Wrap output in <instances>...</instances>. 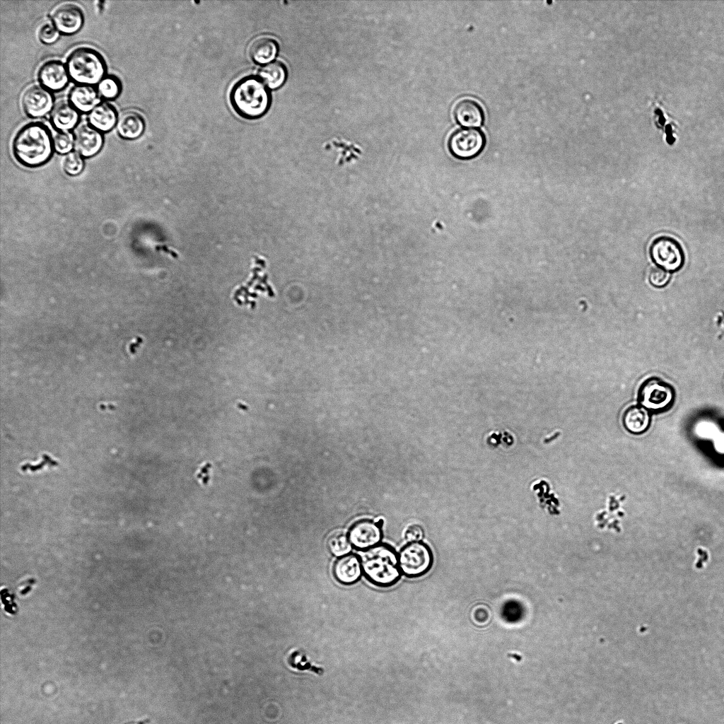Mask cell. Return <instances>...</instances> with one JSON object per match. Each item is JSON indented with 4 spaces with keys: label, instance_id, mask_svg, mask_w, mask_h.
<instances>
[{
    "label": "cell",
    "instance_id": "cell-10",
    "mask_svg": "<svg viewBox=\"0 0 724 724\" xmlns=\"http://www.w3.org/2000/svg\"><path fill=\"white\" fill-rule=\"evenodd\" d=\"M53 93L41 85H33L23 93L21 105L25 114L33 119L51 112L54 107Z\"/></svg>",
    "mask_w": 724,
    "mask_h": 724
},
{
    "label": "cell",
    "instance_id": "cell-2",
    "mask_svg": "<svg viewBox=\"0 0 724 724\" xmlns=\"http://www.w3.org/2000/svg\"><path fill=\"white\" fill-rule=\"evenodd\" d=\"M230 104L235 112L246 119L263 117L272 105L270 90L259 76L241 78L230 92Z\"/></svg>",
    "mask_w": 724,
    "mask_h": 724
},
{
    "label": "cell",
    "instance_id": "cell-1",
    "mask_svg": "<svg viewBox=\"0 0 724 724\" xmlns=\"http://www.w3.org/2000/svg\"><path fill=\"white\" fill-rule=\"evenodd\" d=\"M12 151L16 160L28 168L45 164L54 149L53 136L48 126L41 122H30L16 133Z\"/></svg>",
    "mask_w": 724,
    "mask_h": 724
},
{
    "label": "cell",
    "instance_id": "cell-9",
    "mask_svg": "<svg viewBox=\"0 0 724 724\" xmlns=\"http://www.w3.org/2000/svg\"><path fill=\"white\" fill-rule=\"evenodd\" d=\"M383 520L361 519L349 528L348 537L353 547L364 551L379 544L383 537Z\"/></svg>",
    "mask_w": 724,
    "mask_h": 724
},
{
    "label": "cell",
    "instance_id": "cell-13",
    "mask_svg": "<svg viewBox=\"0 0 724 724\" xmlns=\"http://www.w3.org/2000/svg\"><path fill=\"white\" fill-rule=\"evenodd\" d=\"M74 148L83 158L98 154L104 144V135L89 124L79 126L74 133Z\"/></svg>",
    "mask_w": 724,
    "mask_h": 724
},
{
    "label": "cell",
    "instance_id": "cell-7",
    "mask_svg": "<svg viewBox=\"0 0 724 724\" xmlns=\"http://www.w3.org/2000/svg\"><path fill=\"white\" fill-rule=\"evenodd\" d=\"M486 144V136L481 129L464 127L451 133L448 140V148L456 158L469 160L479 156Z\"/></svg>",
    "mask_w": 724,
    "mask_h": 724
},
{
    "label": "cell",
    "instance_id": "cell-14",
    "mask_svg": "<svg viewBox=\"0 0 724 724\" xmlns=\"http://www.w3.org/2000/svg\"><path fill=\"white\" fill-rule=\"evenodd\" d=\"M332 573L334 579L341 585L356 583L363 575L359 556L349 554L338 558L333 565Z\"/></svg>",
    "mask_w": 724,
    "mask_h": 724
},
{
    "label": "cell",
    "instance_id": "cell-20",
    "mask_svg": "<svg viewBox=\"0 0 724 724\" xmlns=\"http://www.w3.org/2000/svg\"><path fill=\"white\" fill-rule=\"evenodd\" d=\"M279 48V44L274 39L263 36L252 41L250 45L249 54L255 63L267 64L278 54Z\"/></svg>",
    "mask_w": 724,
    "mask_h": 724
},
{
    "label": "cell",
    "instance_id": "cell-19",
    "mask_svg": "<svg viewBox=\"0 0 724 724\" xmlns=\"http://www.w3.org/2000/svg\"><path fill=\"white\" fill-rule=\"evenodd\" d=\"M146 122L144 117L138 112L128 110L122 112L116 125L119 136L125 140H134L144 132Z\"/></svg>",
    "mask_w": 724,
    "mask_h": 724
},
{
    "label": "cell",
    "instance_id": "cell-4",
    "mask_svg": "<svg viewBox=\"0 0 724 724\" xmlns=\"http://www.w3.org/2000/svg\"><path fill=\"white\" fill-rule=\"evenodd\" d=\"M70 79L76 84L94 86L107 75V64L96 49L81 46L73 49L66 59Z\"/></svg>",
    "mask_w": 724,
    "mask_h": 724
},
{
    "label": "cell",
    "instance_id": "cell-3",
    "mask_svg": "<svg viewBox=\"0 0 724 724\" xmlns=\"http://www.w3.org/2000/svg\"><path fill=\"white\" fill-rule=\"evenodd\" d=\"M363 575L372 585L382 588L395 585L401 578L398 554L388 544H379L359 554Z\"/></svg>",
    "mask_w": 724,
    "mask_h": 724
},
{
    "label": "cell",
    "instance_id": "cell-16",
    "mask_svg": "<svg viewBox=\"0 0 724 724\" xmlns=\"http://www.w3.org/2000/svg\"><path fill=\"white\" fill-rule=\"evenodd\" d=\"M118 118L116 107L108 102L101 101L88 113V122L90 126L105 134L117 125Z\"/></svg>",
    "mask_w": 724,
    "mask_h": 724
},
{
    "label": "cell",
    "instance_id": "cell-12",
    "mask_svg": "<svg viewBox=\"0 0 724 724\" xmlns=\"http://www.w3.org/2000/svg\"><path fill=\"white\" fill-rule=\"evenodd\" d=\"M52 23L60 34L71 35L78 33L84 24V15L76 4H64L52 13Z\"/></svg>",
    "mask_w": 724,
    "mask_h": 724
},
{
    "label": "cell",
    "instance_id": "cell-5",
    "mask_svg": "<svg viewBox=\"0 0 724 724\" xmlns=\"http://www.w3.org/2000/svg\"><path fill=\"white\" fill-rule=\"evenodd\" d=\"M401 573L409 578L426 575L433 562V553L428 545L422 541L408 542L398 554Z\"/></svg>",
    "mask_w": 724,
    "mask_h": 724
},
{
    "label": "cell",
    "instance_id": "cell-22",
    "mask_svg": "<svg viewBox=\"0 0 724 724\" xmlns=\"http://www.w3.org/2000/svg\"><path fill=\"white\" fill-rule=\"evenodd\" d=\"M258 76L270 89H276L282 86L288 76L286 65L279 61H275L263 66L258 71Z\"/></svg>",
    "mask_w": 724,
    "mask_h": 724
},
{
    "label": "cell",
    "instance_id": "cell-21",
    "mask_svg": "<svg viewBox=\"0 0 724 724\" xmlns=\"http://www.w3.org/2000/svg\"><path fill=\"white\" fill-rule=\"evenodd\" d=\"M624 427L632 433L644 432L650 424L648 411L643 407L631 406L626 409L623 414Z\"/></svg>",
    "mask_w": 724,
    "mask_h": 724
},
{
    "label": "cell",
    "instance_id": "cell-23",
    "mask_svg": "<svg viewBox=\"0 0 724 724\" xmlns=\"http://www.w3.org/2000/svg\"><path fill=\"white\" fill-rule=\"evenodd\" d=\"M97 90L103 99L114 100L120 95L122 86L118 77L107 74L98 84Z\"/></svg>",
    "mask_w": 724,
    "mask_h": 724
},
{
    "label": "cell",
    "instance_id": "cell-8",
    "mask_svg": "<svg viewBox=\"0 0 724 724\" xmlns=\"http://www.w3.org/2000/svg\"><path fill=\"white\" fill-rule=\"evenodd\" d=\"M675 399L670 385L659 378L646 380L638 391V402L648 411L660 412L669 409Z\"/></svg>",
    "mask_w": 724,
    "mask_h": 724
},
{
    "label": "cell",
    "instance_id": "cell-25",
    "mask_svg": "<svg viewBox=\"0 0 724 724\" xmlns=\"http://www.w3.org/2000/svg\"><path fill=\"white\" fill-rule=\"evenodd\" d=\"M53 144L57 153L68 154L74 147V135L70 132H57L53 136Z\"/></svg>",
    "mask_w": 724,
    "mask_h": 724
},
{
    "label": "cell",
    "instance_id": "cell-15",
    "mask_svg": "<svg viewBox=\"0 0 724 724\" xmlns=\"http://www.w3.org/2000/svg\"><path fill=\"white\" fill-rule=\"evenodd\" d=\"M453 116L457 123L465 127H477L484 124V112L474 100L464 98L454 106Z\"/></svg>",
    "mask_w": 724,
    "mask_h": 724
},
{
    "label": "cell",
    "instance_id": "cell-6",
    "mask_svg": "<svg viewBox=\"0 0 724 724\" xmlns=\"http://www.w3.org/2000/svg\"><path fill=\"white\" fill-rule=\"evenodd\" d=\"M649 255L658 267L669 273L679 271L685 263V254L681 244L667 235L657 237L652 241Z\"/></svg>",
    "mask_w": 724,
    "mask_h": 724
},
{
    "label": "cell",
    "instance_id": "cell-26",
    "mask_svg": "<svg viewBox=\"0 0 724 724\" xmlns=\"http://www.w3.org/2000/svg\"><path fill=\"white\" fill-rule=\"evenodd\" d=\"M64 171L71 176L80 174L84 167L82 156L76 151L66 154L63 163Z\"/></svg>",
    "mask_w": 724,
    "mask_h": 724
},
{
    "label": "cell",
    "instance_id": "cell-11",
    "mask_svg": "<svg viewBox=\"0 0 724 724\" xmlns=\"http://www.w3.org/2000/svg\"><path fill=\"white\" fill-rule=\"evenodd\" d=\"M37 76L40 85L52 93L64 90L71 80L66 64L57 59L43 63L37 71Z\"/></svg>",
    "mask_w": 724,
    "mask_h": 724
},
{
    "label": "cell",
    "instance_id": "cell-28",
    "mask_svg": "<svg viewBox=\"0 0 724 724\" xmlns=\"http://www.w3.org/2000/svg\"><path fill=\"white\" fill-rule=\"evenodd\" d=\"M670 279L671 276L668 272L658 267L652 268L648 274L650 284L657 288L665 286Z\"/></svg>",
    "mask_w": 724,
    "mask_h": 724
},
{
    "label": "cell",
    "instance_id": "cell-29",
    "mask_svg": "<svg viewBox=\"0 0 724 724\" xmlns=\"http://www.w3.org/2000/svg\"><path fill=\"white\" fill-rule=\"evenodd\" d=\"M404 537L408 542L421 541L424 537V530L420 525H409L405 530Z\"/></svg>",
    "mask_w": 724,
    "mask_h": 724
},
{
    "label": "cell",
    "instance_id": "cell-24",
    "mask_svg": "<svg viewBox=\"0 0 724 724\" xmlns=\"http://www.w3.org/2000/svg\"><path fill=\"white\" fill-rule=\"evenodd\" d=\"M327 547L332 555L339 558L349 554L353 546L347 535L337 532L329 537Z\"/></svg>",
    "mask_w": 724,
    "mask_h": 724
},
{
    "label": "cell",
    "instance_id": "cell-27",
    "mask_svg": "<svg viewBox=\"0 0 724 724\" xmlns=\"http://www.w3.org/2000/svg\"><path fill=\"white\" fill-rule=\"evenodd\" d=\"M59 32L57 30L52 23H45L40 27L38 31V38L44 45L54 43L59 37Z\"/></svg>",
    "mask_w": 724,
    "mask_h": 724
},
{
    "label": "cell",
    "instance_id": "cell-18",
    "mask_svg": "<svg viewBox=\"0 0 724 724\" xmlns=\"http://www.w3.org/2000/svg\"><path fill=\"white\" fill-rule=\"evenodd\" d=\"M69 102L79 112L89 113L100 101L97 88L93 86L76 84L69 90Z\"/></svg>",
    "mask_w": 724,
    "mask_h": 724
},
{
    "label": "cell",
    "instance_id": "cell-17",
    "mask_svg": "<svg viewBox=\"0 0 724 724\" xmlns=\"http://www.w3.org/2000/svg\"><path fill=\"white\" fill-rule=\"evenodd\" d=\"M80 120V112L69 102L59 101L50 113V122L58 132H70Z\"/></svg>",
    "mask_w": 724,
    "mask_h": 724
}]
</instances>
